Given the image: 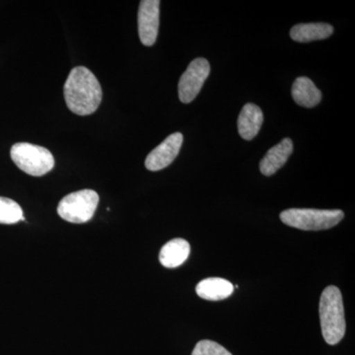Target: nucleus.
Here are the masks:
<instances>
[{
	"instance_id": "nucleus-7",
	"label": "nucleus",
	"mask_w": 355,
	"mask_h": 355,
	"mask_svg": "<svg viewBox=\"0 0 355 355\" xmlns=\"http://www.w3.org/2000/svg\"><path fill=\"white\" fill-rule=\"evenodd\" d=\"M160 23V1L142 0L139 9V34L140 41L146 46H151L157 40Z\"/></svg>"
},
{
	"instance_id": "nucleus-5",
	"label": "nucleus",
	"mask_w": 355,
	"mask_h": 355,
	"mask_svg": "<svg viewBox=\"0 0 355 355\" xmlns=\"http://www.w3.org/2000/svg\"><path fill=\"white\" fill-rule=\"evenodd\" d=\"M99 203V196L95 191L83 190L69 193L60 200L58 216L70 223H85L92 219Z\"/></svg>"
},
{
	"instance_id": "nucleus-9",
	"label": "nucleus",
	"mask_w": 355,
	"mask_h": 355,
	"mask_svg": "<svg viewBox=\"0 0 355 355\" xmlns=\"http://www.w3.org/2000/svg\"><path fill=\"white\" fill-rule=\"evenodd\" d=\"M293 151V144L291 139H284L279 144L273 146L261 159L260 170L261 174L266 177L272 176L282 167Z\"/></svg>"
},
{
	"instance_id": "nucleus-12",
	"label": "nucleus",
	"mask_w": 355,
	"mask_h": 355,
	"mask_svg": "<svg viewBox=\"0 0 355 355\" xmlns=\"http://www.w3.org/2000/svg\"><path fill=\"white\" fill-rule=\"evenodd\" d=\"M292 98L299 106L314 108L322 100V93L308 77H298L292 85Z\"/></svg>"
},
{
	"instance_id": "nucleus-6",
	"label": "nucleus",
	"mask_w": 355,
	"mask_h": 355,
	"mask_svg": "<svg viewBox=\"0 0 355 355\" xmlns=\"http://www.w3.org/2000/svg\"><path fill=\"white\" fill-rule=\"evenodd\" d=\"M210 73V65L205 58H198L189 65L180 79L179 98L184 104L196 99Z\"/></svg>"
},
{
	"instance_id": "nucleus-11",
	"label": "nucleus",
	"mask_w": 355,
	"mask_h": 355,
	"mask_svg": "<svg viewBox=\"0 0 355 355\" xmlns=\"http://www.w3.org/2000/svg\"><path fill=\"white\" fill-rule=\"evenodd\" d=\"M190 253V244L186 240L178 238L166 243L162 247L159 254V261L165 268H178L188 260Z\"/></svg>"
},
{
	"instance_id": "nucleus-13",
	"label": "nucleus",
	"mask_w": 355,
	"mask_h": 355,
	"mask_svg": "<svg viewBox=\"0 0 355 355\" xmlns=\"http://www.w3.org/2000/svg\"><path fill=\"white\" fill-rule=\"evenodd\" d=\"M200 298L209 301H219L228 298L234 291V286L228 280L220 277L203 279L196 288Z\"/></svg>"
},
{
	"instance_id": "nucleus-1",
	"label": "nucleus",
	"mask_w": 355,
	"mask_h": 355,
	"mask_svg": "<svg viewBox=\"0 0 355 355\" xmlns=\"http://www.w3.org/2000/svg\"><path fill=\"white\" fill-rule=\"evenodd\" d=\"M102 88L93 72L85 67H74L64 83V99L72 113L88 116L99 108Z\"/></svg>"
},
{
	"instance_id": "nucleus-16",
	"label": "nucleus",
	"mask_w": 355,
	"mask_h": 355,
	"mask_svg": "<svg viewBox=\"0 0 355 355\" xmlns=\"http://www.w3.org/2000/svg\"><path fill=\"white\" fill-rule=\"evenodd\" d=\"M191 355H232L225 347L209 340H200L196 345Z\"/></svg>"
},
{
	"instance_id": "nucleus-2",
	"label": "nucleus",
	"mask_w": 355,
	"mask_h": 355,
	"mask_svg": "<svg viewBox=\"0 0 355 355\" xmlns=\"http://www.w3.org/2000/svg\"><path fill=\"white\" fill-rule=\"evenodd\" d=\"M319 313L322 334L326 343L330 345L340 343L347 326L343 296L338 287L331 286L324 289L320 299Z\"/></svg>"
},
{
	"instance_id": "nucleus-4",
	"label": "nucleus",
	"mask_w": 355,
	"mask_h": 355,
	"mask_svg": "<svg viewBox=\"0 0 355 355\" xmlns=\"http://www.w3.org/2000/svg\"><path fill=\"white\" fill-rule=\"evenodd\" d=\"M10 155L20 170L34 177L44 176L55 166V158L50 150L27 142L14 144Z\"/></svg>"
},
{
	"instance_id": "nucleus-10",
	"label": "nucleus",
	"mask_w": 355,
	"mask_h": 355,
	"mask_svg": "<svg viewBox=\"0 0 355 355\" xmlns=\"http://www.w3.org/2000/svg\"><path fill=\"white\" fill-rule=\"evenodd\" d=\"M263 123V114L260 107L254 104H246L243 107L238 118V132L245 140H252L260 132Z\"/></svg>"
},
{
	"instance_id": "nucleus-14",
	"label": "nucleus",
	"mask_w": 355,
	"mask_h": 355,
	"mask_svg": "<svg viewBox=\"0 0 355 355\" xmlns=\"http://www.w3.org/2000/svg\"><path fill=\"white\" fill-rule=\"evenodd\" d=\"M333 33V26L327 23H308L294 26L291 31V37L298 43H309L330 38Z\"/></svg>"
},
{
	"instance_id": "nucleus-15",
	"label": "nucleus",
	"mask_w": 355,
	"mask_h": 355,
	"mask_svg": "<svg viewBox=\"0 0 355 355\" xmlns=\"http://www.w3.org/2000/svg\"><path fill=\"white\" fill-rule=\"evenodd\" d=\"M24 220L19 205L10 198L0 197V224H15Z\"/></svg>"
},
{
	"instance_id": "nucleus-8",
	"label": "nucleus",
	"mask_w": 355,
	"mask_h": 355,
	"mask_svg": "<svg viewBox=\"0 0 355 355\" xmlns=\"http://www.w3.org/2000/svg\"><path fill=\"white\" fill-rule=\"evenodd\" d=\"M183 140L184 137L181 132H175L169 135L162 144H159L148 154L146 160V169L156 172L171 165L181 150Z\"/></svg>"
},
{
	"instance_id": "nucleus-3",
	"label": "nucleus",
	"mask_w": 355,
	"mask_h": 355,
	"mask_svg": "<svg viewBox=\"0 0 355 355\" xmlns=\"http://www.w3.org/2000/svg\"><path fill=\"white\" fill-rule=\"evenodd\" d=\"M343 217L345 214L340 209H291L280 214V219L284 224L305 231L335 227Z\"/></svg>"
}]
</instances>
